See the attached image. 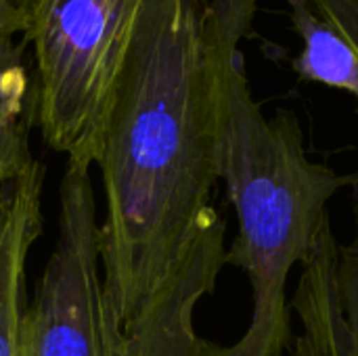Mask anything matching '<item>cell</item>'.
<instances>
[{"instance_id":"cell-11","label":"cell","mask_w":358,"mask_h":356,"mask_svg":"<svg viewBox=\"0 0 358 356\" xmlns=\"http://www.w3.org/2000/svg\"><path fill=\"white\" fill-rule=\"evenodd\" d=\"M29 27V15L17 0H0V44L15 42L17 36H25Z\"/></svg>"},{"instance_id":"cell-3","label":"cell","mask_w":358,"mask_h":356,"mask_svg":"<svg viewBox=\"0 0 358 356\" xmlns=\"http://www.w3.org/2000/svg\"><path fill=\"white\" fill-rule=\"evenodd\" d=\"M143 0H38L23 44L34 46L36 126L65 164L99 162L113 86Z\"/></svg>"},{"instance_id":"cell-10","label":"cell","mask_w":358,"mask_h":356,"mask_svg":"<svg viewBox=\"0 0 358 356\" xmlns=\"http://www.w3.org/2000/svg\"><path fill=\"white\" fill-rule=\"evenodd\" d=\"M315 10L334 23L358 50V0H308Z\"/></svg>"},{"instance_id":"cell-9","label":"cell","mask_w":358,"mask_h":356,"mask_svg":"<svg viewBox=\"0 0 358 356\" xmlns=\"http://www.w3.org/2000/svg\"><path fill=\"white\" fill-rule=\"evenodd\" d=\"M292 27L302 38L294 71L306 82H319L350 92L358 105V50L355 44L308 0H283Z\"/></svg>"},{"instance_id":"cell-2","label":"cell","mask_w":358,"mask_h":356,"mask_svg":"<svg viewBox=\"0 0 358 356\" xmlns=\"http://www.w3.org/2000/svg\"><path fill=\"white\" fill-rule=\"evenodd\" d=\"M218 174L239 225L224 264L248 275L254 311L237 344L222 348L201 340L197 356H281L294 340L287 277L329 222L331 197L357 185L358 174H338L310 159L296 113L262 111L248 82L243 52L233 57L227 71Z\"/></svg>"},{"instance_id":"cell-6","label":"cell","mask_w":358,"mask_h":356,"mask_svg":"<svg viewBox=\"0 0 358 356\" xmlns=\"http://www.w3.org/2000/svg\"><path fill=\"white\" fill-rule=\"evenodd\" d=\"M224 256V220L216 212L176 273L124 329V356H197L195 308L214 292Z\"/></svg>"},{"instance_id":"cell-12","label":"cell","mask_w":358,"mask_h":356,"mask_svg":"<svg viewBox=\"0 0 358 356\" xmlns=\"http://www.w3.org/2000/svg\"><path fill=\"white\" fill-rule=\"evenodd\" d=\"M17 2H19V6H21L27 15H29V13L34 10V6L38 4V0H17Z\"/></svg>"},{"instance_id":"cell-7","label":"cell","mask_w":358,"mask_h":356,"mask_svg":"<svg viewBox=\"0 0 358 356\" xmlns=\"http://www.w3.org/2000/svg\"><path fill=\"white\" fill-rule=\"evenodd\" d=\"M44 166L0 187V356H25L27 283L25 264L42 233Z\"/></svg>"},{"instance_id":"cell-5","label":"cell","mask_w":358,"mask_h":356,"mask_svg":"<svg viewBox=\"0 0 358 356\" xmlns=\"http://www.w3.org/2000/svg\"><path fill=\"white\" fill-rule=\"evenodd\" d=\"M355 189L352 241L340 245L325 222L300 262L294 313L302 334L292 340L294 356H358V180Z\"/></svg>"},{"instance_id":"cell-4","label":"cell","mask_w":358,"mask_h":356,"mask_svg":"<svg viewBox=\"0 0 358 356\" xmlns=\"http://www.w3.org/2000/svg\"><path fill=\"white\" fill-rule=\"evenodd\" d=\"M59 237L27 311L25 356H124V329L103 292L90 168L65 164Z\"/></svg>"},{"instance_id":"cell-8","label":"cell","mask_w":358,"mask_h":356,"mask_svg":"<svg viewBox=\"0 0 358 356\" xmlns=\"http://www.w3.org/2000/svg\"><path fill=\"white\" fill-rule=\"evenodd\" d=\"M36 124V82L25 44H0V187L25 174L38 159L29 149Z\"/></svg>"},{"instance_id":"cell-1","label":"cell","mask_w":358,"mask_h":356,"mask_svg":"<svg viewBox=\"0 0 358 356\" xmlns=\"http://www.w3.org/2000/svg\"><path fill=\"white\" fill-rule=\"evenodd\" d=\"M260 0H143L96 166L107 308L132 325L216 214L227 71Z\"/></svg>"}]
</instances>
